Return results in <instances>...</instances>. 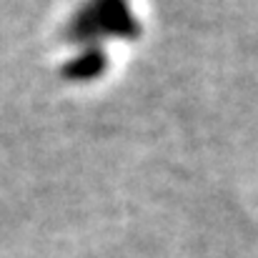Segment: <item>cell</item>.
<instances>
[{"instance_id":"cell-1","label":"cell","mask_w":258,"mask_h":258,"mask_svg":"<svg viewBox=\"0 0 258 258\" xmlns=\"http://www.w3.org/2000/svg\"><path fill=\"white\" fill-rule=\"evenodd\" d=\"M63 35L78 45H100L103 38L133 40L141 35V23L128 0H83L66 23Z\"/></svg>"},{"instance_id":"cell-2","label":"cell","mask_w":258,"mask_h":258,"mask_svg":"<svg viewBox=\"0 0 258 258\" xmlns=\"http://www.w3.org/2000/svg\"><path fill=\"white\" fill-rule=\"evenodd\" d=\"M108 71V53L103 45H86L73 58H68L60 68V76L71 83L95 81Z\"/></svg>"}]
</instances>
